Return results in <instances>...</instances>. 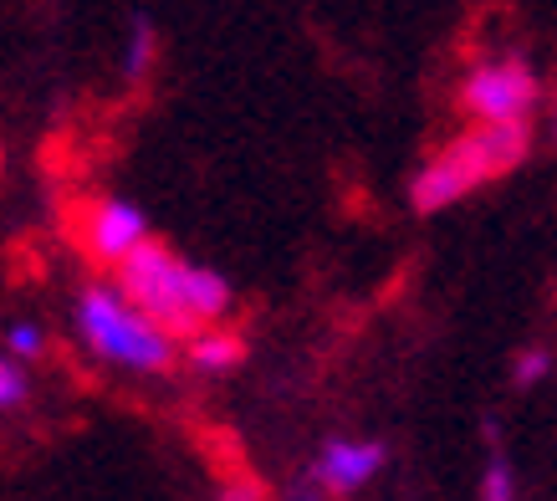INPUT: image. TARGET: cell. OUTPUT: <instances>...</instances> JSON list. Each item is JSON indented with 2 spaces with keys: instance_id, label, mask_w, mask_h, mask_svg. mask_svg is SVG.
Masks as SVG:
<instances>
[{
  "instance_id": "14",
  "label": "cell",
  "mask_w": 557,
  "mask_h": 501,
  "mask_svg": "<svg viewBox=\"0 0 557 501\" xmlns=\"http://www.w3.org/2000/svg\"><path fill=\"white\" fill-rule=\"evenodd\" d=\"M220 501H261V497H256L251 486H225V497Z\"/></svg>"
},
{
  "instance_id": "2",
  "label": "cell",
  "mask_w": 557,
  "mask_h": 501,
  "mask_svg": "<svg viewBox=\"0 0 557 501\" xmlns=\"http://www.w3.org/2000/svg\"><path fill=\"white\" fill-rule=\"evenodd\" d=\"M72 328L83 338V349L98 353L102 364L134 368V374H164L174 364V333L123 297L119 282L83 286L72 307Z\"/></svg>"
},
{
  "instance_id": "7",
  "label": "cell",
  "mask_w": 557,
  "mask_h": 501,
  "mask_svg": "<svg viewBox=\"0 0 557 501\" xmlns=\"http://www.w3.org/2000/svg\"><path fill=\"white\" fill-rule=\"evenodd\" d=\"M185 358L200 368V374H231V368L246 358V343H240L236 333H225V328H215V322H210V328H200V333L189 338Z\"/></svg>"
},
{
  "instance_id": "15",
  "label": "cell",
  "mask_w": 557,
  "mask_h": 501,
  "mask_svg": "<svg viewBox=\"0 0 557 501\" xmlns=\"http://www.w3.org/2000/svg\"><path fill=\"white\" fill-rule=\"evenodd\" d=\"M0 169H5V149H0Z\"/></svg>"
},
{
  "instance_id": "11",
  "label": "cell",
  "mask_w": 557,
  "mask_h": 501,
  "mask_svg": "<svg viewBox=\"0 0 557 501\" xmlns=\"http://www.w3.org/2000/svg\"><path fill=\"white\" fill-rule=\"evenodd\" d=\"M5 349L16 353V358H41V353H47V333H41L36 322H11V333H5Z\"/></svg>"
},
{
  "instance_id": "5",
  "label": "cell",
  "mask_w": 557,
  "mask_h": 501,
  "mask_svg": "<svg viewBox=\"0 0 557 501\" xmlns=\"http://www.w3.org/2000/svg\"><path fill=\"white\" fill-rule=\"evenodd\" d=\"M77 235H83V250L98 261V267L119 271L123 261L149 241V220H144V210H138L134 200H113V195H102V200L83 205V216H77Z\"/></svg>"
},
{
  "instance_id": "3",
  "label": "cell",
  "mask_w": 557,
  "mask_h": 501,
  "mask_svg": "<svg viewBox=\"0 0 557 501\" xmlns=\"http://www.w3.org/2000/svg\"><path fill=\"white\" fill-rule=\"evenodd\" d=\"M189 271L195 261H180L170 246H159V241H144V246L113 271V282L123 286V297L144 307L153 322H164L174 338H195L205 328L195 318V307H189Z\"/></svg>"
},
{
  "instance_id": "16",
  "label": "cell",
  "mask_w": 557,
  "mask_h": 501,
  "mask_svg": "<svg viewBox=\"0 0 557 501\" xmlns=\"http://www.w3.org/2000/svg\"><path fill=\"white\" fill-rule=\"evenodd\" d=\"M553 138H557V118H553Z\"/></svg>"
},
{
  "instance_id": "8",
  "label": "cell",
  "mask_w": 557,
  "mask_h": 501,
  "mask_svg": "<svg viewBox=\"0 0 557 501\" xmlns=\"http://www.w3.org/2000/svg\"><path fill=\"white\" fill-rule=\"evenodd\" d=\"M153 62H159V32H153L149 16H134V26H128V47H123V83H144L153 72Z\"/></svg>"
},
{
  "instance_id": "4",
  "label": "cell",
  "mask_w": 557,
  "mask_h": 501,
  "mask_svg": "<svg viewBox=\"0 0 557 501\" xmlns=\"http://www.w3.org/2000/svg\"><path fill=\"white\" fill-rule=\"evenodd\" d=\"M460 102L475 123H522L537 108V72L527 62H486L466 77Z\"/></svg>"
},
{
  "instance_id": "9",
  "label": "cell",
  "mask_w": 557,
  "mask_h": 501,
  "mask_svg": "<svg viewBox=\"0 0 557 501\" xmlns=\"http://www.w3.org/2000/svg\"><path fill=\"white\" fill-rule=\"evenodd\" d=\"M32 400V379H26V368L16 364V353H0V415L5 410H16V404Z\"/></svg>"
},
{
  "instance_id": "6",
  "label": "cell",
  "mask_w": 557,
  "mask_h": 501,
  "mask_svg": "<svg viewBox=\"0 0 557 501\" xmlns=\"http://www.w3.org/2000/svg\"><path fill=\"white\" fill-rule=\"evenodd\" d=\"M388 451L379 440H327L318 455V466L312 476L322 481V491H333V497H348V491H363V486L384 471Z\"/></svg>"
},
{
  "instance_id": "12",
  "label": "cell",
  "mask_w": 557,
  "mask_h": 501,
  "mask_svg": "<svg viewBox=\"0 0 557 501\" xmlns=\"http://www.w3.org/2000/svg\"><path fill=\"white\" fill-rule=\"evenodd\" d=\"M547 368H553V353H547V349H527L522 358H517V374H511V379H517V389H532L537 379H547Z\"/></svg>"
},
{
  "instance_id": "1",
  "label": "cell",
  "mask_w": 557,
  "mask_h": 501,
  "mask_svg": "<svg viewBox=\"0 0 557 501\" xmlns=\"http://www.w3.org/2000/svg\"><path fill=\"white\" fill-rule=\"evenodd\" d=\"M527 149H532L527 118L522 123H481L471 134H460L456 144H445V149L414 174L409 200H414V210H424V216L450 210V205L466 200V195L481 190L486 180H502L507 169H517L527 159Z\"/></svg>"
},
{
  "instance_id": "10",
  "label": "cell",
  "mask_w": 557,
  "mask_h": 501,
  "mask_svg": "<svg viewBox=\"0 0 557 501\" xmlns=\"http://www.w3.org/2000/svg\"><path fill=\"white\" fill-rule=\"evenodd\" d=\"M481 501H517V481H511V466L502 451L491 455L486 481H481Z\"/></svg>"
},
{
  "instance_id": "13",
  "label": "cell",
  "mask_w": 557,
  "mask_h": 501,
  "mask_svg": "<svg viewBox=\"0 0 557 501\" xmlns=\"http://www.w3.org/2000/svg\"><path fill=\"white\" fill-rule=\"evenodd\" d=\"M318 491H322V481H318V476H312V481H297V486H292V491H287V501H322Z\"/></svg>"
}]
</instances>
